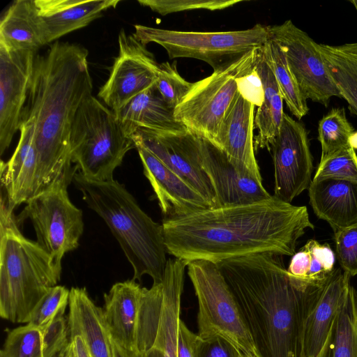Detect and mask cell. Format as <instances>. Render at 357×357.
Segmentation results:
<instances>
[{"label":"cell","mask_w":357,"mask_h":357,"mask_svg":"<svg viewBox=\"0 0 357 357\" xmlns=\"http://www.w3.org/2000/svg\"><path fill=\"white\" fill-rule=\"evenodd\" d=\"M68 323L63 315L56 317L43 331L44 357H58L69 344Z\"/></svg>","instance_id":"39"},{"label":"cell","mask_w":357,"mask_h":357,"mask_svg":"<svg viewBox=\"0 0 357 357\" xmlns=\"http://www.w3.org/2000/svg\"><path fill=\"white\" fill-rule=\"evenodd\" d=\"M350 2L353 4L357 12V0H351Z\"/></svg>","instance_id":"46"},{"label":"cell","mask_w":357,"mask_h":357,"mask_svg":"<svg viewBox=\"0 0 357 357\" xmlns=\"http://www.w3.org/2000/svg\"><path fill=\"white\" fill-rule=\"evenodd\" d=\"M143 288L132 279L115 283L104 294L103 317L110 336L135 351L136 329Z\"/></svg>","instance_id":"23"},{"label":"cell","mask_w":357,"mask_h":357,"mask_svg":"<svg viewBox=\"0 0 357 357\" xmlns=\"http://www.w3.org/2000/svg\"><path fill=\"white\" fill-rule=\"evenodd\" d=\"M270 37L282 49L301 91L307 99L327 107L332 97H340L332 82L317 43L288 20L270 26Z\"/></svg>","instance_id":"11"},{"label":"cell","mask_w":357,"mask_h":357,"mask_svg":"<svg viewBox=\"0 0 357 357\" xmlns=\"http://www.w3.org/2000/svg\"><path fill=\"white\" fill-rule=\"evenodd\" d=\"M67 348L71 357H91L83 338L79 335L70 336Z\"/></svg>","instance_id":"43"},{"label":"cell","mask_w":357,"mask_h":357,"mask_svg":"<svg viewBox=\"0 0 357 357\" xmlns=\"http://www.w3.org/2000/svg\"><path fill=\"white\" fill-rule=\"evenodd\" d=\"M133 36L144 45L155 43L169 59L192 58L210 65L213 70L249 52L260 49L270 39V26L257 24L252 28L229 31H183L135 25Z\"/></svg>","instance_id":"7"},{"label":"cell","mask_w":357,"mask_h":357,"mask_svg":"<svg viewBox=\"0 0 357 357\" xmlns=\"http://www.w3.org/2000/svg\"><path fill=\"white\" fill-rule=\"evenodd\" d=\"M192 84L180 75L176 62L160 63L155 85L171 108L174 109L180 104Z\"/></svg>","instance_id":"36"},{"label":"cell","mask_w":357,"mask_h":357,"mask_svg":"<svg viewBox=\"0 0 357 357\" xmlns=\"http://www.w3.org/2000/svg\"><path fill=\"white\" fill-rule=\"evenodd\" d=\"M308 192L314 214L327 222L334 232L357 224V183L312 180Z\"/></svg>","instance_id":"22"},{"label":"cell","mask_w":357,"mask_h":357,"mask_svg":"<svg viewBox=\"0 0 357 357\" xmlns=\"http://www.w3.org/2000/svg\"><path fill=\"white\" fill-rule=\"evenodd\" d=\"M261 52L275 77L289 110L296 119H301L309 112L307 100L289 68L282 47L270 37L261 48Z\"/></svg>","instance_id":"30"},{"label":"cell","mask_w":357,"mask_h":357,"mask_svg":"<svg viewBox=\"0 0 357 357\" xmlns=\"http://www.w3.org/2000/svg\"><path fill=\"white\" fill-rule=\"evenodd\" d=\"M0 354L4 357H44L43 331L26 324L11 331Z\"/></svg>","instance_id":"33"},{"label":"cell","mask_w":357,"mask_h":357,"mask_svg":"<svg viewBox=\"0 0 357 357\" xmlns=\"http://www.w3.org/2000/svg\"><path fill=\"white\" fill-rule=\"evenodd\" d=\"M70 143L72 162L85 178L96 181L114 179L126 153L135 148L115 113L92 95L75 114Z\"/></svg>","instance_id":"6"},{"label":"cell","mask_w":357,"mask_h":357,"mask_svg":"<svg viewBox=\"0 0 357 357\" xmlns=\"http://www.w3.org/2000/svg\"><path fill=\"white\" fill-rule=\"evenodd\" d=\"M336 255L343 271L357 275V224L334 232Z\"/></svg>","instance_id":"38"},{"label":"cell","mask_w":357,"mask_h":357,"mask_svg":"<svg viewBox=\"0 0 357 357\" xmlns=\"http://www.w3.org/2000/svg\"><path fill=\"white\" fill-rule=\"evenodd\" d=\"M217 207L212 184L201 165L199 138L187 130L161 132L139 128L131 137Z\"/></svg>","instance_id":"14"},{"label":"cell","mask_w":357,"mask_h":357,"mask_svg":"<svg viewBox=\"0 0 357 357\" xmlns=\"http://www.w3.org/2000/svg\"><path fill=\"white\" fill-rule=\"evenodd\" d=\"M217 264L238 302L257 356L302 357L305 319L326 282L293 277L282 256L271 252Z\"/></svg>","instance_id":"2"},{"label":"cell","mask_w":357,"mask_h":357,"mask_svg":"<svg viewBox=\"0 0 357 357\" xmlns=\"http://www.w3.org/2000/svg\"><path fill=\"white\" fill-rule=\"evenodd\" d=\"M238 91L248 100L258 107L264 100V90L261 79L254 68V70L246 76L238 79Z\"/></svg>","instance_id":"41"},{"label":"cell","mask_w":357,"mask_h":357,"mask_svg":"<svg viewBox=\"0 0 357 357\" xmlns=\"http://www.w3.org/2000/svg\"><path fill=\"white\" fill-rule=\"evenodd\" d=\"M199 340V335L192 333L181 319L178 329V357H195Z\"/></svg>","instance_id":"42"},{"label":"cell","mask_w":357,"mask_h":357,"mask_svg":"<svg viewBox=\"0 0 357 357\" xmlns=\"http://www.w3.org/2000/svg\"><path fill=\"white\" fill-rule=\"evenodd\" d=\"M195 357H243L233 342L221 336L202 340L199 337Z\"/></svg>","instance_id":"40"},{"label":"cell","mask_w":357,"mask_h":357,"mask_svg":"<svg viewBox=\"0 0 357 357\" xmlns=\"http://www.w3.org/2000/svg\"><path fill=\"white\" fill-rule=\"evenodd\" d=\"M60 279L50 255L21 233L13 209L1 194V317L13 323H27L36 305Z\"/></svg>","instance_id":"5"},{"label":"cell","mask_w":357,"mask_h":357,"mask_svg":"<svg viewBox=\"0 0 357 357\" xmlns=\"http://www.w3.org/2000/svg\"><path fill=\"white\" fill-rule=\"evenodd\" d=\"M70 290L56 285L46 293L31 312L27 323L40 329L47 327L56 317L63 315L69 302Z\"/></svg>","instance_id":"35"},{"label":"cell","mask_w":357,"mask_h":357,"mask_svg":"<svg viewBox=\"0 0 357 357\" xmlns=\"http://www.w3.org/2000/svg\"><path fill=\"white\" fill-rule=\"evenodd\" d=\"M121 0H35L47 43L83 28Z\"/></svg>","instance_id":"20"},{"label":"cell","mask_w":357,"mask_h":357,"mask_svg":"<svg viewBox=\"0 0 357 357\" xmlns=\"http://www.w3.org/2000/svg\"><path fill=\"white\" fill-rule=\"evenodd\" d=\"M167 254L215 264L271 252L293 256L298 240L314 228L307 207L274 195L261 201L211 207L162 223Z\"/></svg>","instance_id":"1"},{"label":"cell","mask_w":357,"mask_h":357,"mask_svg":"<svg viewBox=\"0 0 357 357\" xmlns=\"http://www.w3.org/2000/svg\"><path fill=\"white\" fill-rule=\"evenodd\" d=\"M47 44L35 0L13 1L0 20V46L36 53Z\"/></svg>","instance_id":"26"},{"label":"cell","mask_w":357,"mask_h":357,"mask_svg":"<svg viewBox=\"0 0 357 357\" xmlns=\"http://www.w3.org/2000/svg\"><path fill=\"white\" fill-rule=\"evenodd\" d=\"M261 48L255 68L261 82L264 100L255 115L257 135L254 137V146L255 151L265 148L271 151L284 113V100L275 77L264 58Z\"/></svg>","instance_id":"27"},{"label":"cell","mask_w":357,"mask_h":357,"mask_svg":"<svg viewBox=\"0 0 357 357\" xmlns=\"http://www.w3.org/2000/svg\"><path fill=\"white\" fill-rule=\"evenodd\" d=\"M255 107L238 91L221 121L213 144L230 160L261 182L254 146Z\"/></svg>","instance_id":"19"},{"label":"cell","mask_w":357,"mask_h":357,"mask_svg":"<svg viewBox=\"0 0 357 357\" xmlns=\"http://www.w3.org/2000/svg\"><path fill=\"white\" fill-rule=\"evenodd\" d=\"M0 357H4L3 355L0 354Z\"/></svg>","instance_id":"48"},{"label":"cell","mask_w":357,"mask_h":357,"mask_svg":"<svg viewBox=\"0 0 357 357\" xmlns=\"http://www.w3.org/2000/svg\"><path fill=\"white\" fill-rule=\"evenodd\" d=\"M88 55L80 45L57 41L36 57L22 120L33 125L41 192L72 181L77 170L71 165L70 137L78 109L92 95Z\"/></svg>","instance_id":"3"},{"label":"cell","mask_w":357,"mask_h":357,"mask_svg":"<svg viewBox=\"0 0 357 357\" xmlns=\"http://www.w3.org/2000/svg\"><path fill=\"white\" fill-rule=\"evenodd\" d=\"M243 357H252V356L243 354Z\"/></svg>","instance_id":"47"},{"label":"cell","mask_w":357,"mask_h":357,"mask_svg":"<svg viewBox=\"0 0 357 357\" xmlns=\"http://www.w3.org/2000/svg\"><path fill=\"white\" fill-rule=\"evenodd\" d=\"M36 52L0 46V154L20 129L33 73Z\"/></svg>","instance_id":"15"},{"label":"cell","mask_w":357,"mask_h":357,"mask_svg":"<svg viewBox=\"0 0 357 357\" xmlns=\"http://www.w3.org/2000/svg\"><path fill=\"white\" fill-rule=\"evenodd\" d=\"M135 146L144 174L165 218L183 216L212 207L199 192L143 146L135 144Z\"/></svg>","instance_id":"17"},{"label":"cell","mask_w":357,"mask_h":357,"mask_svg":"<svg viewBox=\"0 0 357 357\" xmlns=\"http://www.w3.org/2000/svg\"><path fill=\"white\" fill-rule=\"evenodd\" d=\"M335 255L331 246L310 239L292 256L287 272L299 280L321 284L335 268Z\"/></svg>","instance_id":"29"},{"label":"cell","mask_w":357,"mask_h":357,"mask_svg":"<svg viewBox=\"0 0 357 357\" xmlns=\"http://www.w3.org/2000/svg\"><path fill=\"white\" fill-rule=\"evenodd\" d=\"M274 166V196L288 203L308 190L312 180L313 157L305 126L284 113L271 148Z\"/></svg>","instance_id":"13"},{"label":"cell","mask_w":357,"mask_h":357,"mask_svg":"<svg viewBox=\"0 0 357 357\" xmlns=\"http://www.w3.org/2000/svg\"><path fill=\"white\" fill-rule=\"evenodd\" d=\"M112 357H133V351H129L119 344L110 336Z\"/></svg>","instance_id":"44"},{"label":"cell","mask_w":357,"mask_h":357,"mask_svg":"<svg viewBox=\"0 0 357 357\" xmlns=\"http://www.w3.org/2000/svg\"><path fill=\"white\" fill-rule=\"evenodd\" d=\"M19 131L20 139L13 155L7 162L1 161V188L11 209L41 192L33 125L23 119Z\"/></svg>","instance_id":"18"},{"label":"cell","mask_w":357,"mask_h":357,"mask_svg":"<svg viewBox=\"0 0 357 357\" xmlns=\"http://www.w3.org/2000/svg\"><path fill=\"white\" fill-rule=\"evenodd\" d=\"M354 130L344 108H333L319 122L318 139L321 158L352 144Z\"/></svg>","instance_id":"32"},{"label":"cell","mask_w":357,"mask_h":357,"mask_svg":"<svg viewBox=\"0 0 357 357\" xmlns=\"http://www.w3.org/2000/svg\"><path fill=\"white\" fill-rule=\"evenodd\" d=\"M317 47L340 97L357 116V42L338 45L317 43Z\"/></svg>","instance_id":"28"},{"label":"cell","mask_w":357,"mask_h":357,"mask_svg":"<svg viewBox=\"0 0 357 357\" xmlns=\"http://www.w3.org/2000/svg\"><path fill=\"white\" fill-rule=\"evenodd\" d=\"M187 267L198 301L199 337H223L243 354L258 357L238 302L218 264L198 259Z\"/></svg>","instance_id":"8"},{"label":"cell","mask_w":357,"mask_h":357,"mask_svg":"<svg viewBox=\"0 0 357 357\" xmlns=\"http://www.w3.org/2000/svg\"><path fill=\"white\" fill-rule=\"evenodd\" d=\"M174 111L154 84L114 113L123 131L131 138L139 128L173 132L187 131L175 119Z\"/></svg>","instance_id":"24"},{"label":"cell","mask_w":357,"mask_h":357,"mask_svg":"<svg viewBox=\"0 0 357 357\" xmlns=\"http://www.w3.org/2000/svg\"><path fill=\"white\" fill-rule=\"evenodd\" d=\"M118 43L119 54L107 80L98 93L114 112L155 84L160 65L145 45L123 29L119 33Z\"/></svg>","instance_id":"12"},{"label":"cell","mask_w":357,"mask_h":357,"mask_svg":"<svg viewBox=\"0 0 357 357\" xmlns=\"http://www.w3.org/2000/svg\"><path fill=\"white\" fill-rule=\"evenodd\" d=\"M58 357H71V356L69 354L68 349L66 348L65 351Z\"/></svg>","instance_id":"45"},{"label":"cell","mask_w":357,"mask_h":357,"mask_svg":"<svg viewBox=\"0 0 357 357\" xmlns=\"http://www.w3.org/2000/svg\"><path fill=\"white\" fill-rule=\"evenodd\" d=\"M350 278L346 272L336 268L327 280L305 319L302 357H317L321 351L340 302L350 284Z\"/></svg>","instance_id":"21"},{"label":"cell","mask_w":357,"mask_h":357,"mask_svg":"<svg viewBox=\"0 0 357 357\" xmlns=\"http://www.w3.org/2000/svg\"><path fill=\"white\" fill-rule=\"evenodd\" d=\"M68 305L70 336L80 335L91 357H112L110 334L102 308L94 303L85 287L70 289Z\"/></svg>","instance_id":"25"},{"label":"cell","mask_w":357,"mask_h":357,"mask_svg":"<svg viewBox=\"0 0 357 357\" xmlns=\"http://www.w3.org/2000/svg\"><path fill=\"white\" fill-rule=\"evenodd\" d=\"M199 138L201 165L213 188L217 207L252 203L272 196L262 182L230 160L215 144Z\"/></svg>","instance_id":"16"},{"label":"cell","mask_w":357,"mask_h":357,"mask_svg":"<svg viewBox=\"0 0 357 357\" xmlns=\"http://www.w3.org/2000/svg\"><path fill=\"white\" fill-rule=\"evenodd\" d=\"M331 357H357V291L347 288L331 329Z\"/></svg>","instance_id":"31"},{"label":"cell","mask_w":357,"mask_h":357,"mask_svg":"<svg viewBox=\"0 0 357 357\" xmlns=\"http://www.w3.org/2000/svg\"><path fill=\"white\" fill-rule=\"evenodd\" d=\"M241 0H138L142 6L148 7L161 15L174 13L204 9L222 10L241 2Z\"/></svg>","instance_id":"37"},{"label":"cell","mask_w":357,"mask_h":357,"mask_svg":"<svg viewBox=\"0 0 357 357\" xmlns=\"http://www.w3.org/2000/svg\"><path fill=\"white\" fill-rule=\"evenodd\" d=\"M73 181L86 205L103 219L133 269V280L144 275L162 282L167 262L162 225L139 206L124 185L114 179L96 181L79 172Z\"/></svg>","instance_id":"4"},{"label":"cell","mask_w":357,"mask_h":357,"mask_svg":"<svg viewBox=\"0 0 357 357\" xmlns=\"http://www.w3.org/2000/svg\"><path fill=\"white\" fill-rule=\"evenodd\" d=\"M71 181H59L26 202L17 222L29 219L38 244L50 255L57 273L66 253L79 246L84 231L82 211L70 200L67 188Z\"/></svg>","instance_id":"10"},{"label":"cell","mask_w":357,"mask_h":357,"mask_svg":"<svg viewBox=\"0 0 357 357\" xmlns=\"http://www.w3.org/2000/svg\"><path fill=\"white\" fill-rule=\"evenodd\" d=\"M326 178L357 183V154L352 144L321 158L312 180Z\"/></svg>","instance_id":"34"},{"label":"cell","mask_w":357,"mask_h":357,"mask_svg":"<svg viewBox=\"0 0 357 357\" xmlns=\"http://www.w3.org/2000/svg\"><path fill=\"white\" fill-rule=\"evenodd\" d=\"M260 49L252 50L193 82L174 109L175 119L188 131L213 143L221 121L238 91V79L254 70Z\"/></svg>","instance_id":"9"}]
</instances>
